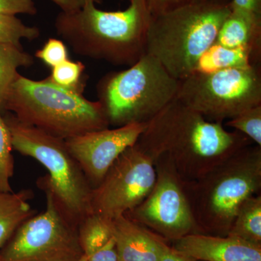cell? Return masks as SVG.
I'll return each instance as SVG.
<instances>
[{
    "instance_id": "obj_9",
    "label": "cell",
    "mask_w": 261,
    "mask_h": 261,
    "mask_svg": "<svg viewBox=\"0 0 261 261\" xmlns=\"http://www.w3.org/2000/svg\"><path fill=\"white\" fill-rule=\"evenodd\" d=\"M45 210L20 225L0 250V261H80L84 256L78 228L58 210L50 191L39 187Z\"/></svg>"
},
{
    "instance_id": "obj_25",
    "label": "cell",
    "mask_w": 261,
    "mask_h": 261,
    "mask_svg": "<svg viewBox=\"0 0 261 261\" xmlns=\"http://www.w3.org/2000/svg\"><path fill=\"white\" fill-rule=\"evenodd\" d=\"M35 57L53 68L68 59V49L61 39L49 38L41 49L36 51Z\"/></svg>"
},
{
    "instance_id": "obj_22",
    "label": "cell",
    "mask_w": 261,
    "mask_h": 261,
    "mask_svg": "<svg viewBox=\"0 0 261 261\" xmlns=\"http://www.w3.org/2000/svg\"><path fill=\"white\" fill-rule=\"evenodd\" d=\"M84 70L85 65L82 62L68 59L51 68L47 80L62 88L82 93L85 87L82 82Z\"/></svg>"
},
{
    "instance_id": "obj_7",
    "label": "cell",
    "mask_w": 261,
    "mask_h": 261,
    "mask_svg": "<svg viewBox=\"0 0 261 261\" xmlns=\"http://www.w3.org/2000/svg\"><path fill=\"white\" fill-rule=\"evenodd\" d=\"M179 83L146 53L126 69L104 75L97 86L98 101L110 126L147 123L176 99Z\"/></svg>"
},
{
    "instance_id": "obj_26",
    "label": "cell",
    "mask_w": 261,
    "mask_h": 261,
    "mask_svg": "<svg viewBox=\"0 0 261 261\" xmlns=\"http://www.w3.org/2000/svg\"><path fill=\"white\" fill-rule=\"evenodd\" d=\"M34 0H0V14L16 15L37 14Z\"/></svg>"
},
{
    "instance_id": "obj_29",
    "label": "cell",
    "mask_w": 261,
    "mask_h": 261,
    "mask_svg": "<svg viewBox=\"0 0 261 261\" xmlns=\"http://www.w3.org/2000/svg\"><path fill=\"white\" fill-rule=\"evenodd\" d=\"M87 261H118V251L114 238L97 252L87 257Z\"/></svg>"
},
{
    "instance_id": "obj_5",
    "label": "cell",
    "mask_w": 261,
    "mask_h": 261,
    "mask_svg": "<svg viewBox=\"0 0 261 261\" xmlns=\"http://www.w3.org/2000/svg\"><path fill=\"white\" fill-rule=\"evenodd\" d=\"M230 1L205 0L151 15L146 53L176 80L191 75L201 56L216 42L231 13Z\"/></svg>"
},
{
    "instance_id": "obj_11",
    "label": "cell",
    "mask_w": 261,
    "mask_h": 261,
    "mask_svg": "<svg viewBox=\"0 0 261 261\" xmlns=\"http://www.w3.org/2000/svg\"><path fill=\"white\" fill-rule=\"evenodd\" d=\"M155 181L152 159L135 145L128 147L92 189V213L111 220L123 216L145 200Z\"/></svg>"
},
{
    "instance_id": "obj_31",
    "label": "cell",
    "mask_w": 261,
    "mask_h": 261,
    "mask_svg": "<svg viewBox=\"0 0 261 261\" xmlns=\"http://www.w3.org/2000/svg\"><path fill=\"white\" fill-rule=\"evenodd\" d=\"M160 261H197L195 259L185 255L175 250L172 247H168L166 252L163 254L162 258Z\"/></svg>"
},
{
    "instance_id": "obj_16",
    "label": "cell",
    "mask_w": 261,
    "mask_h": 261,
    "mask_svg": "<svg viewBox=\"0 0 261 261\" xmlns=\"http://www.w3.org/2000/svg\"><path fill=\"white\" fill-rule=\"evenodd\" d=\"M32 190L0 192V250L24 221L37 214L30 204Z\"/></svg>"
},
{
    "instance_id": "obj_2",
    "label": "cell",
    "mask_w": 261,
    "mask_h": 261,
    "mask_svg": "<svg viewBox=\"0 0 261 261\" xmlns=\"http://www.w3.org/2000/svg\"><path fill=\"white\" fill-rule=\"evenodd\" d=\"M88 0L73 13L60 12L55 20L58 35L75 54L130 66L146 54L151 13L147 0H130L126 9L105 11Z\"/></svg>"
},
{
    "instance_id": "obj_12",
    "label": "cell",
    "mask_w": 261,
    "mask_h": 261,
    "mask_svg": "<svg viewBox=\"0 0 261 261\" xmlns=\"http://www.w3.org/2000/svg\"><path fill=\"white\" fill-rule=\"evenodd\" d=\"M146 126L147 123H130L87 132L65 140L92 189L100 184L118 158L135 145Z\"/></svg>"
},
{
    "instance_id": "obj_27",
    "label": "cell",
    "mask_w": 261,
    "mask_h": 261,
    "mask_svg": "<svg viewBox=\"0 0 261 261\" xmlns=\"http://www.w3.org/2000/svg\"><path fill=\"white\" fill-rule=\"evenodd\" d=\"M231 11L261 23V0H231Z\"/></svg>"
},
{
    "instance_id": "obj_19",
    "label": "cell",
    "mask_w": 261,
    "mask_h": 261,
    "mask_svg": "<svg viewBox=\"0 0 261 261\" xmlns=\"http://www.w3.org/2000/svg\"><path fill=\"white\" fill-rule=\"evenodd\" d=\"M78 233L84 255L90 256L113 238V220L92 214L81 223Z\"/></svg>"
},
{
    "instance_id": "obj_1",
    "label": "cell",
    "mask_w": 261,
    "mask_h": 261,
    "mask_svg": "<svg viewBox=\"0 0 261 261\" xmlns=\"http://www.w3.org/2000/svg\"><path fill=\"white\" fill-rule=\"evenodd\" d=\"M252 144L246 136L207 121L176 98L147 123L135 146L152 162L166 157L182 181H190Z\"/></svg>"
},
{
    "instance_id": "obj_14",
    "label": "cell",
    "mask_w": 261,
    "mask_h": 261,
    "mask_svg": "<svg viewBox=\"0 0 261 261\" xmlns=\"http://www.w3.org/2000/svg\"><path fill=\"white\" fill-rule=\"evenodd\" d=\"M118 261H160L170 245L157 233L125 215L113 220Z\"/></svg>"
},
{
    "instance_id": "obj_10",
    "label": "cell",
    "mask_w": 261,
    "mask_h": 261,
    "mask_svg": "<svg viewBox=\"0 0 261 261\" xmlns=\"http://www.w3.org/2000/svg\"><path fill=\"white\" fill-rule=\"evenodd\" d=\"M153 163L156 171L153 188L140 205L125 216L168 243L191 233H202L172 163L166 157H160Z\"/></svg>"
},
{
    "instance_id": "obj_32",
    "label": "cell",
    "mask_w": 261,
    "mask_h": 261,
    "mask_svg": "<svg viewBox=\"0 0 261 261\" xmlns=\"http://www.w3.org/2000/svg\"><path fill=\"white\" fill-rule=\"evenodd\" d=\"M80 261H87V257L84 255L83 257H82V259Z\"/></svg>"
},
{
    "instance_id": "obj_13",
    "label": "cell",
    "mask_w": 261,
    "mask_h": 261,
    "mask_svg": "<svg viewBox=\"0 0 261 261\" xmlns=\"http://www.w3.org/2000/svg\"><path fill=\"white\" fill-rule=\"evenodd\" d=\"M171 243L175 250L197 261H261V245L234 237L191 233Z\"/></svg>"
},
{
    "instance_id": "obj_20",
    "label": "cell",
    "mask_w": 261,
    "mask_h": 261,
    "mask_svg": "<svg viewBox=\"0 0 261 261\" xmlns=\"http://www.w3.org/2000/svg\"><path fill=\"white\" fill-rule=\"evenodd\" d=\"M34 57L23 47L0 43V111L10 85L22 67L28 68L34 64Z\"/></svg>"
},
{
    "instance_id": "obj_6",
    "label": "cell",
    "mask_w": 261,
    "mask_h": 261,
    "mask_svg": "<svg viewBox=\"0 0 261 261\" xmlns=\"http://www.w3.org/2000/svg\"><path fill=\"white\" fill-rule=\"evenodd\" d=\"M3 117L10 130L13 150L36 160L48 171L38 178L37 187L50 191L58 210L68 222L78 228L87 216L93 214L92 187L65 140L25 124L9 112Z\"/></svg>"
},
{
    "instance_id": "obj_8",
    "label": "cell",
    "mask_w": 261,
    "mask_h": 261,
    "mask_svg": "<svg viewBox=\"0 0 261 261\" xmlns=\"http://www.w3.org/2000/svg\"><path fill=\"white\" fill-rule=\"evenodd\" d=\"M179 81L176 98L209 121L224 123L261 105V64L193 73Z\"/></svg>"
},
{
    "instance_id": "obj_15",
    "label": "cell",
    "mask_w": 261,
    "mask_h": 261,
    "mask_svg": "<svg viewBox=\"0 0 261 261\" xmlns=\"http://www.w3.org/2000/svg\"><path fill=\"white\" fill-rule=\"evenodd\" d=\"M258 64H261V50L247 47L227 48L215 42L201 56L193 73H214Z\"/></svg>"
},
{
    "instance_id": "obj_23",
    "label": "cell",
    "mask_w": 261,
    "mask_h": 261,
    "mask_svg": "<svg viewBox=\"0 0 261 261\" xmlns=\"http://www.w3.org/2000/svg\"><path fill=\"white\" fill-rule=\"evenodd\" d=\"M39 35L37 27L25 25L15 15L0 14V43L22 47V39L33 41Z\"/></svg>"
},
{
    "instance_id": "obj_4",
    "label": "cell",
    "mask_w": 261,
    "mask_h": 261,
    "mask_svg": "<svg viewBox=\"0 0 261 261\" xmlns=\"http://www.w3.org/2000/svg\"><path fill=\"white\" fill-rule=\"evenodd\" d=\"M12 113L19 121L68 140L109 128L99 101L68 90L47 78L37 81L18 73L5 98L2 113Z\"/></svg>"
},
{
    "instance_id": "obj_24",
    "label": "cell",
    "mask_w": 261,
    "mask_h": 261,
    "mask_svg": "<svg viewBox=\"0 0 261 261\" xmlns=\"http://www.w3.org/2000/svg\"><path fill=\"white\" fill-rule=\"evenodd\" d=\"M226 126L246 136L255 145L261 147V105L245 110L228 120Z\"/></svg>"
},
{
    "instance_id": "obj_18",
    "label": "cell",
    "mask_w": 261,
    "mask_h": 261,
    "mask_svg": "<svg viewBox=\"0 0 261 261\" xmlns=\"http://www.w3.org/2000/svg\"><path fill=\"white\" fill-rule=\"evenodd\" d=\"M227 236L261 245V195L252 196L242 204Z\"/></svg>"
},
{
    "instance_id": "obj_28",
    "label": "cell",
    "mask_w": 261,
    "mask_h": 261,
    "mask_svg": "<svg viewBox=\"0 0 261 261\" xmlns=\"http://www.w3.org/2000/svg\"><path fill=\"white\" fill-rule=\"evenodd\" d=\"M203 1L205 0H147V3L151 15H155Z\"/></svg>"
},
{
    "instance_id": "obj_17",
    "label": "cell",
    "mask_w": 261,
    "mask_h": 261,
    "mask_svg": "<svg viewBox=\"0 0 261 261\" xmlns=\"http://www.w3.org/2000/svg\"><path fill=\"white\" fill-rule=\"evenodd\" d=\"M216 42L227 48L261 50V23L231 11L219 29Z\"/></svg>"
},
{
    "instance_id": "obj_3",
    "label": "cell",
    "mask_w": 261,
    "mask_h": 261,
    "mask_svg": "<svg viewBox=\"0 0 261 261\" xmlns=\"http://www.w3.org/2000/svg\"><path fill=\"white\" fill-rule=\"evenodd\" d=\"M182 185L202 233L227 236L242 204L260 194L261 147L247 146L201 177Z\"/></svg>"
},
{
    "instance_id": "obj_21",
    "label": "cell",
    "mask_w": 261,
    "mask_h": 261,
    "mask_svg": "<svg viewBox=\"0 0 261 261\" xmlns=\"http://www.w3.org/2000/svg\"><path fill=\"white\" fill-rule=\"evenodd\" d=\"M11 136L0 111V192H13L10 185L15 171Z\"/></svg>"
},
{
    "instance_id": "obj_30",
    "label": "cell",
    "mask_w": 261,
    "mask_h": 261,
    "mask_svg": "<svg viewBox=\"0 0 261 261\" xmlns=\"http://www.w3.org/2000/svg\"><path fill=\"white\" fill-rule=\"evenodd\" d=\"M64 13H73L83 8L88 0H51ZM99 3V0H96Z\"/></svg>"
}]
</instances>
